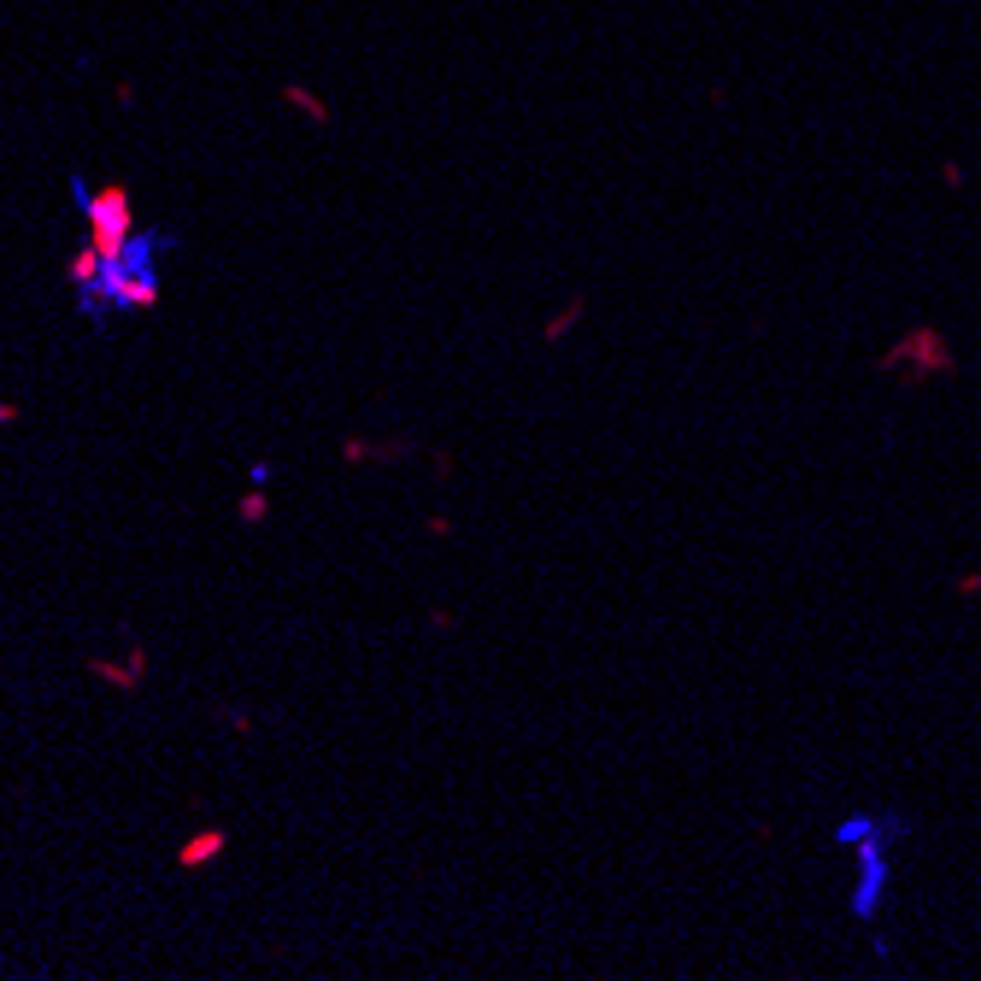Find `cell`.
<instances>
[{
    "mask_svg": "<svg viewBox=\"0 0 981 981\" xmlns=\"http://www.w3.org/2000/svg\"><path fill=\"white\" fill-rule=\"evenodd\" d=\"M236 518H241V523H264V518H271V494H264V488L253 482L248 494L236 500Z\"/></svg>",
    "mask_w": 981,
    "mask_h": 981,
    "instance_id": "11",
    "label": "cell"
},
{
    "mask_svg": "<svg viewBox=\"0 0 981 981\" xmlns=\"http://www.w3.org/2000/svg\"><path fill=\"white\" fill-rule=\"evenodd\" d=\"M77 200H83V218H89V248L100 259H124L130 241H136V200L124 182H100V189H83L77 182Z\"/></svg>",
    "mask_w": 981,
    "mask_h": 981,
    "instance_id": "2",
    "label": "cell"
},
{
    "mask_svg": "<svg viewBox=\"0 0 981 981\" xmlns=\"http://www.w3.org/2000/svg\"><path fill=\"white\" fill-rule=\"evenodd\" d=\"M94 306H124V312H153L159 306V271H153V241H130L124 259L107 264V277H100V294L89 300ZM100 318V312H94Z\"/></svg>",
    "mask_w": 981,
    "mask_h": 981,
    "instance_id": "3",
    "label": "cell"
},
{
    "mask_svg": "<svg viewBox=\"0 0 981 981\" xmlns=\"http://www.w3.org/2000/svg\"><path fill=\"white\" fill-rule=\"evenodd\" d=\"M905 829V817H847L841 829H834V841L841 847H858V888H852V917L858 923H870L875 911H882V893H888V841Z\"/></svg>",
    "mask_w": 981,
    "mask_h": 981,
    "instance_id": "1",
    "label": "cell"
},
{
    "mask_svg": "<svg viewBox=\"0 0 981 981\" xmlns=\"http://www.w3.org/2000/svg\"><path fill=\"white\" fill-rule=\"evenodd\" d=\"M582 312H588V300H582V294H577V300H564L559 312L541 323V341H547V347H553V341H564V336H570V330H577V323H582Z\"/></svg>",
    "mask_w": 981,
    "mask_h": 981,
    "instance_id": "10",
    "label": "cell"
},
{
    "mask_svg": "<svg viewBox=\"0 0 981 981\" xmlns=\"http://www.w3.org/2000/svg\"><path fill=\"white\" fill-rule=\"evenodd\" d=\"M223 852H230V829H200V834H189V841L177 847V864L200 870V864H212V858H223Z\"/></svg>",
    "mask_w": 981,
    "mask_h": 981,
    "instance_id": "7",
    "label": "cell"
},
{
    "mask_svg": "<svg viewBox=\"0 0 981 981\" xmlns=\"http://www.w3.org/2000/svg\"><path fill=\"white\" fill-rule=\"evenodd\" d=\"M89 677L94 682H107L118 693H136L141 682H148V647H130V659H89Z\"/></svg>",
    "mask_w": 981,
    "mask_h": 981,
    "instance_id": "5",
    "label": "cell"
},
{
    "mask_svg": "<svg viewBox=\"0 0 981 981\" xmlns=\"http://www.w3.org/2000/svg\"><path fill=\"white\" fill-rule=\"evenodd\" d=\"M277 100H282V107H294V112L306 118V124H318V130H323V124H330V118H336V107H330V100H323L318 89H306V83H282V89H277Z\"/></svg>",
    "mask_w": 981,
    "mask_h": 981,
    "instance_id": "8",
    "label": "cell"
},
{
    "mask_svg": "<svg viewBox=\"0 0 981 981\" xmlns=\"http://www.w3.org/2000/svg\"><path fill=\"white\" fill-rule=\"evenodd\" d=\"M0 423H18V406L12 400H0Z\"/></svg>",
    "mask_w": 981,
    "mask_h": 981,
    "instance_id": "13",
    "label": "cell"
},
{
    "mask_svg": "<svg viewBox=\"0 0 981 981\" xmlns=\"http://www.w3.org/2000/svg\"><path fill=\"white\" fill-rule=\"evenodd\" d=\"M66 277H71V289L83 294V306H89V300L100 294V277H107V259H100V253L89 248V241H83V248H77V253L66 259Z\"/></svg>",
    "mask_w": 981,
    "mask_h": 981,
    "instance_id": "6",
    "label": "cell"
},
{
    "mask_svg": "<svg viewBox=\"0 0 981 981\" xmlns=\"http://www.w3.org/2000/svg\"><path fill=\"white\" fill-rule=\"evenodd\" d=\"M911 364V377H947L952 371V347H947V336L934 330V323H917V330L905 336V341H893L888 353H882V371H905Z\"/></svg>",
    "mask_w": 981,
    "mask_h": 981,
    "instance_id": "4",
    "label": "cell"
},
{
    "mask_svg": "<svg viewBox=\"0 0 981 981\" xmlns=\"http://www.w3.org/2000/svg\"><path fill=\"white\" fill-rule=\"evenodd\" d=\"M423 529H429V535H436V541H447V535H453V523H447V518H423Z\"/></svg>",
    "mask_w": 981,
    "mask_h": 981,
    "instance_id": "12",
    "label": "cell"
},
{
    "mask_svg": "<svg viewBox=\"0 0 981 981\" xmlns=\"http://www.w3.org/2000/svg\"><path fill=\"white\" fill-rule=\"evenodd\" d=\"M406 453H412V441H406V436H400V441H364V436H347V441H341V459H347V464H371V459H406Z\"/></svg>",
    "mask_w": 981,
    "mask_h": 981,
    "instance_id": "9",
    "label": "cell"
}]
</instances>
